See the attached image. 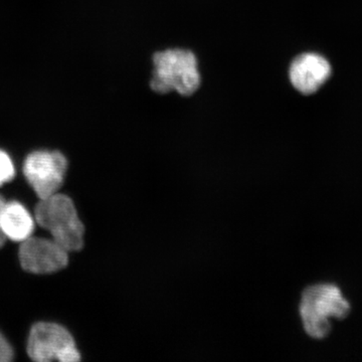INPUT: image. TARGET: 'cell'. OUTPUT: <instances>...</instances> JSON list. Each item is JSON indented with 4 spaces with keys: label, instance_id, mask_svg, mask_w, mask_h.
Wrapping results in <instances>:
<instances>
[{
    "label": "cell",
    "instance_id": "4",
    "mask_svg": "<svg viewBox=\"0 0 362 362\" xmlns=\"http://www.w3.org/2000/svg\"><path fill=\"white\" fill-rule=\"evenodd\" d=\"M26 352L32 361L37 362L81 361L80 351L70 331L54 322L33 324L28 334Z\"/></svg>",
    "mask_w": 362,
    "mask_h": 362
},
{
    "label": "cell",
    "instance_id": "2",
    "mask_svg": "<svg viewBox=\"0 0 362 362\" xmlns=\"http://www.w3.org/2000/svg\"><path fill=\"white\" fill-rule=\"evenodd\" d=\"M33 218L35 223L51 233L52 239L66 252H80L84 247L85 226L69 195L57 192L40 199Z\"/></svg>",
    "mask_w": 362,
    "mask_h": 362
},
{
    "label": "cell",
    "instance_id": "5",
    "mask_svg": "<svg viewBox=\"0 0 362 362\" xmlns=\"http://www.w3.org/2000/svg\"><path fill=\"white\" fill-rule=\"evenodd\" d=\"M69 162L58 150H35L23 161V175L40 199L57 194L63 187Z\"/></svg>",
    "mask_w": 362,
    "mask_h": 362
},
{
    "label": "cell",
    "instance_id": "8",
    "mask_svg": "<svg viewBox=\"0 0 362 362\" xmlns=\"http://www.w3.org/2000/svg\"><path fill=\"white\" fill-rule=\"evenodd\" d=\"M35 221L20 202H4L0 209V228L7 240L21 243L33 235Z\"/></svg>",
    "mask_w": 362,
    "mask_h": 362
},
{
    "label": "cell",
    "instance_id": "10",
    "mask_svg": "<svg viewBox=\"0 0 362 362\" xmlns=\"http://www.w3.org/2000/svg\"><path fill=\"white\" fill-rule=\"evenodd\" d=\"M14 351L11 343L7 341L4 335L0 332V362H9L13 361Z\"/></svg>",
    "mask_w": 362,
    "mask_h": 362
},
{
    "label": "cell",
    "instance_id": "1",
    "mask_svg": "<svg viewBox=\"0 0 362 362\" xmlns=\"http://www.w3.org/2000/svg\"><path fill=\"white\" fill-rule=\"evenodd\" d=\"M150 89L159 95L175 92L189 97L199 90L202 75L199 59L190 49L175 47L154 52Z\"/></svg>",
    "mask_w": 362,
    "mask_h": 362
},
{
    "label": "cell",
    "instance_id": "6",
    "mask_svg": "<svg viewBox=\"0 0 362 362\" xmlns=\"http://www.w3.org/2000/svg\"><path fill=\"white\" fill-rule=\"evenodd\" d=\"M69 254L52 239L33 237L21 242L18 259L21 268L35 275H49L69 265Z\"/></svg>",
    "mask_w": 362,
    "mask_h": 362
},
{
    "label": "cell",
    "instance_id": "7",
    "mask_svg": "<svg viewBox=\"0 0 362 362\" xmlns=\"http://www.w3.org/2000/svg\"><path fill=\"white\" fill-rule=\"evenodd\" d=\"M330 74L331 66L327 59L320 54L306 52L293 59L289 68V80L298 92L311 95L322 87Z\"/></svg>",
    "mask_w": 362,
    "mask_h": 362
},
{
    "label": "cell",
    "instance_id": "9",
    "mask_svg": "<svg viewBox=\"0 0 362 362\" xmlns=\"http://www.w3.org/2000/svg\"><path fill=\"white\" fill-rule=\"evenodd\" d=\"M16 177V166L11 156L0 149V187L11 182Z\"/></svg>",
    "mask_w": 362,
    "mask_h": 362
},
{
    "label": "cell",
    "instance_id": "3",
    "mask_svg": "<svg viewBox=\"0 0 362 362\" xmlns=\"http://www.w3.org/2000/svg\"><path fill=\"white\" fill-rule=\"evenodd\" d=\"M350 305L334 285L311 286L305 290L300 304V313L305 331L311 337L324 338L329 333L330 317L345 318Z\"/></svg>",
    "mask_w": 362,
    "mask_h": 362
},
{
    "label": "cell",
    "instance_id": "11",
    "mask_svg": "<svg viewBox=\"0 0 362 362\" xmlns=\"http://www.w3.org/2000/svg\"><path fill=\"white\" fill-rule=\"evenodd\" d=\"M4 202H6V199H4L1 194H0V209L4 206ZM6 237L4 235V233H2L1 228H0V249L4 246V244L6 243Z\"/></svg>",
    "mask_w": 362,
    "mask_h": 362
}]
</instances>
